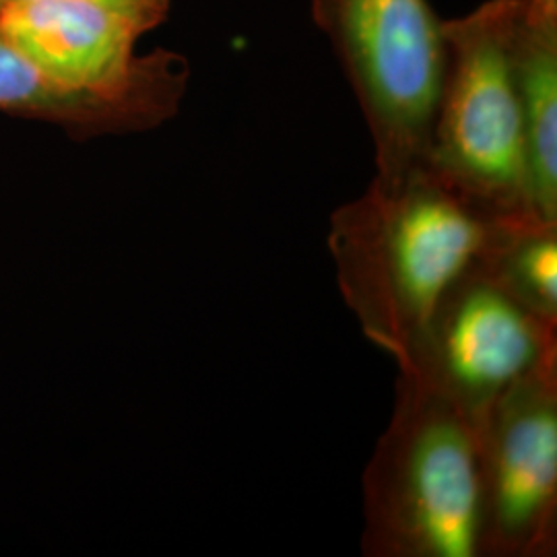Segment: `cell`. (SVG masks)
Segmentation results:
<instances>
[{"mask_svg": "<svg viewBox=\"0 0 557 557\" xmlns=\"http://www.w3.org/2000/svg\"><path fill=\"white\" fill-rule=\"evenodd\" d=\"M496 221L419 163L374 176L331 215L338 292L363 337L400 366L442 296L481 257Z\"/></svg>", "mask_w": 557, "mask_h": 557, "instance_id": "1", "label": "cell"}, {"mask_svg": "<svg viewBox=\"0 0 557 557\" xmlns=\"http://www.w3.org/2000/svg\"><path fill=\"white\" fill-rule=\"evenodd\" d=\"M393 416L363 471L366 557H479L481 425L398 374Z\"/></svg>", "mask_w": 557, "mask_h": 557, "instance_id": "2", "label": "cell"}, {"mask_svg": "<svg viewBox=\"0 0 557 557\" xmlns=\"http://www.w3.org/2000/svg\"><path fill=\"white\" fill-rule=\"evenodd\" d=\"M520 15V0H485L442 23L446 64L423 163L492 220L537 215L512 62Z\"/></svg>", "mask_w": 557, "mask_h": 557, "instance_id": "3", "label": "cell"}, {"mask_svg": "<svg viewBox=\"0 0 557 557\" xmlns=\"http://www.w3.org/2000/svg\"><path fill=\"white\" fill-rule=\"evenodd\" d=\"M374 145L376 176L425 160L438 108L446 41L428 0H312Z\"/></svg>", "mask_w": 557, "mask_h": 557, "instance_id": "4", "label": "cell"}, {"mask_svg": "<svg viewBox=\"0 0 557 557\" xmlns=\"http://www.w3.org/2000/svg\"><path fill=\"white\" fill-rule=\"evenodd\" d=\"M557 359V326L510 298L475 260L442 296L398 374L473 421L518 380Z\"/></svg>", "mask_w": 557, "mask_h": 557, "instance_id": "5", "label": "cell"}, {"mask_svg": "<svg viewBox=\"0 0 557 557\" xmlns=\"http://www.w3.org/2000/svg\"><path fill=\"white\" fill-rule=\"evenodd\" d=\"M557 552V359L518 380L481 421L479 557Z\"/></svg>", "mask_w": 557, "mask_h": 557, "instance_id": "6", "label": "cell"}, {"mask_svg": "<svg viewBox=\"0 0 557 557\" xmlns=\"http://www.w3.org/2000/svg\"><path fill=\"white\" fill-rule=\"evenodd\" d=\"M0 112L59 126L73 139L153 131L139 112L52 77L0 34Z\"/></svg>", "mask_w": 557, "mask_h": 557, "instance_id": "7", "label": "cell"}, {"mask_svg": "<svg viewBox=\"0 0 557 557\" xmlns=\"http://www.w3.org/2000/svg\"><path fill=\"white\" fill-rule=\"evenodd\" d=\"M512 62L531 202L541 220L557 221V27L531 25L522 13L512 41Z\"/></svg>", "mask_w": 557, "mask_h": 557, "instance_id": "8", "label": "cell"}, {"mask_svg": "<svg viewBox=\"0 0 557 557\" xmlns=\"http://www.w3.org/2000/svg\"><path fill=\"white\" fill-rule=\"evenodd\" d=\"M478 264L522 308L557 326V221H496Z\"/></svg>", "mask_w": 557, "mask_h": 557, "instance_id": "9", "label": "cell"}, {"mask_svg": "<svg viewBox=\"0 0 557 557\" xmlns=\"http://www.w3.org/2000/svg\"><path fill=\"white\" fill-rule=\"evenodd\" d=\"M2 2H11V0H0V4ZM85 2H94L110 11H116L126 20L135 21L147 34L168 20L170 7H172V0H85Z\"/></svg>", "mask_w": 557, "mask_h": 557, "instance_id": "10", "label": "cell"}, {"mask_svg": "<svg viewBox=\"0 0 557 557\" xmlns=\"http://www.w3.org/2000/svg\"><path fill=\"white\" fill-rule=\"evenodd\" d=\"M524 20L531 25L557 27V0H520Z\"/></svg>", "mask_w": 557, "mask_h": 557, "instance_id": "11", "label": "cell"}]
</instances>
